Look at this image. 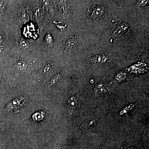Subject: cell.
<instances>
[{"instance_id": "1", "label": "cell", "mask_w": 149, "mask_h": 149, "mask_svg": "<svg viewBox=\"0 0 149 149\" xmlns=\"http://www.w3.org/2000/svg\"><path fill=\"white\" fill-rule=\"evenodd\" d=\"M77 105L78 103L75 97H71L69 98L68 103V108L70 114H72L75 110L77 108Z\"/></svg>"}, {"instance_id": "2", "label": "cell", "mask_w": 149, "mask_h": 149, "mask_svg": "<svg viewBox=\"0 0 149 149\" xmlns=\"http://www.w3.org/2000/svg\"><path fill=\"white\" fill-rule=\"evenodd\" d=\"M24 98L23 97H20L19 98L16 99H14L13 101H12L11 102H10L5 107V109L7 110H12L14 109H16V108H18L20 105L21 104L22 101L24 100Z\"/></svg>"}, {"instance_id": "3", "label": "cell", "mask_w": 149, "mask_h": 149, "mask_svg": "<svg viewBox=\"0 0 149 149\" xmlns=\"http://www.w3.org/2000/svg\"><path fill=\"white\" fill-rule=\"evenodd\" d=\"M128 28V25L126 23H123L119 26L118 28L114 32V35L116 36H121L123 33L125 32Z\"/></svg>"}, {"instance_id": "4", "label": "cell", "mask_w": 149, "mask_h": 149, "mask_svg": "<svg viewBox=\"0 0 149 149\" xmlns=\"http://www.w3.org/2000/svg\"><path fill=\"white\" fill-rule=\"evenodd\" d=\"M105 12V9L102 6L97 7L92 13V17L95 18H99Z\"/></svg>"}, {"instance_id": "5", "label": "cell", "mask_w": 149, "mask_h": 149, "mask_svg": "<svg viewBox=\"0 0 149 149\" xmlns=\"http://www.w3.org/2000/svg\"><path fill=\"white\" fill-rule=\"evenodd\" d=\"M26 64L25 62L18 61L15 64V68L18 72H23L26 70Z\"/></svg>"}, {"instance_id": "6", "label": "cell", "mask_w": 149, "mask_h": 149, "mask_svg": "<svg viewBox=\"0 0 149 149\" xmlns=\"http://www.w3.org/2000/svg\"><path fill=\"white\" fill-rule=\"evenodd\" d=\"M77 44V41L75 39H70L67 41L66 44V46L67 48H73L75 47Z\"/></svg>"}, {"instance_id": "7", "label": "cell", "mask_w": 149, "mask_h": 149, "mask_svg": "<svg viewBox=\"0 0 149 149\" xmlns=\"http://www.w3.org/2000/svg\"><path fill=\"white\" fill-rule=\"evenodd\" d=\"M95 124V122L93 120H87L85 121L82 126V128L87 129V128H92Z\"/></svg>"}, {"instance_id": "8", "label": "cell", "mask_w": 149, "mask_h": 149, "mask_svg": "<svg viewBox=\"0 0 149 149\" xmlns=\"http://www.w3.org/2000/svg\"><path fill=\"white\" fill-rule=\"evenodd\" d=\"M60 77H61V76L59 74L56 75L54 77L50 82L51 85H54L60 79Z\"/></svg>"}, {"instance_id": "9", "label": "cell", "mask_w": 149, "mask_h": 149, "mask_svg": "<svg viewBox=\"0 0 149 149\" xmlns=\"http://www.w3.org/2000/svg\"><path fill=\"white\" fill-rule=\"evenodd\" d=\"M21 46L23 48H26L29 46V43L25 40H22L21 42Z\"/></svg>"}, {"instance_id": "10", "label": "cell", "mask_w": 149, "mask_h": 149, "mask_svg": "<svg viewBox=\"0 0 149 149\" xmlns=\"http://www.w3.org/2000/svg\"><path fill=\"white\" fill-rule=\"evenodd\" d=\"M46 43L48 44V45H51L52 44V36L51 35H47L46 38Z\"/></svg>"}, {"instance_id": "11", "label": "cell", "mask_w": 149, "mask_h": 149, "mask_svg": "<svg viewBox=\"0 0 149 149\" xmlns=\"http://www.w3.org/2000/svg\"><path fill=\"white\" fill-rule=\"evenodd\" d=\"M148 1H140L138 2V4L140 6H144L147 4Z\"/></svg>"}, {"instance_id": "12", "label": "cell", "mask_w": 149, "mask_h": 149, "mask_svg": "<svg viewBox=\"0 0 149 149\" xmlns=\"http://www.w3.org/2000/svg\"><path fill=\"white\" fill-rule=\"evenodd\" d=\"M0 80H1V76H0Z\"/></svg>"}]
</instances>
